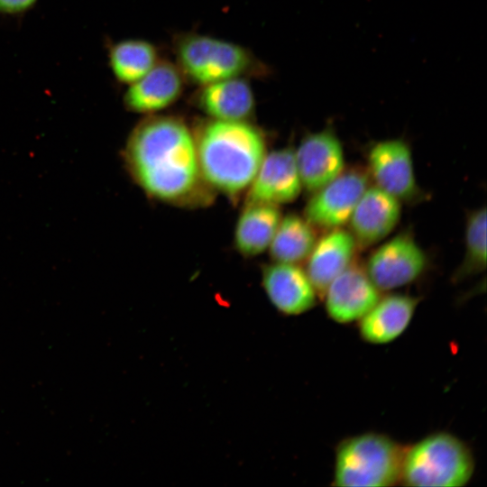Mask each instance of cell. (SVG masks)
I'll list each match as a JSON object with an SVG mask.
<instances>
[{"mask_svg": "<svg viewBox=\"0 0 487 487\" xmlns=\"http://www.w3.org/2000/svg\"><path fill=\"white\" fill-rule=\"evenodd\" d=\"M281 219L277 206L247 203L234 230V245L244 256H254L269 248Z\"/></svg>", "mask_w": 487, "mask_h": 487, "instance_id": "cell-18", "label": "cell"}, {"mask_svg": "<svg viewBox=\"0 0 487 487\" xmlns=\"http://www.w3.org/2000/svg\"><path fill=\"white\" fill-rule=\"evenodd\" d=\"M173 52L186 81L198 87L234 78L262 77L269 71L247 48L197 32L176 35Z\"/></svg>", "mask_w": 487, "mask_h": 487, "instance_id": "cell-3", "label": "cell"}, {"mask_svg": "<svg viewBox=\"0 0 487 487\" xmlns=\"http://www.w3.org/2000/svg\"><path fill=\"white\" fill-rule=\"evenodd\" d=\"M294 152L302 188L310 192L318 190L344 170L343 146L330 128L306 135Z\"/></svg>", "mask_w": 487, "mask_h": 487, "instance_id": "cell-9", "label": "cell"}, {"mask_svg": "<svg viewBox=\"0 0 487 487\" xmlns=\"http://www.w3.org/2000/svg\"><path fill=\"white\" fill-rule=\"evenodd\" d=\"M368 174L361 170L342 171L329 183L314 192L304 211V217L325 230L345 225L369 187Z\"/></svg>", "mask_w": 487, "mask_h": 487, "instance_id": "cell-7", "label": "cell"}, {"mask_svg": "<svg viewBox=\"0 0 487 487\" xmlns=\"http://www.w3.org/2000/svg\"><path fill=\"white\" fill-rule=\"evenodd\" d=\"M427 266V256L414 238L400 234L369 256L364 271L381 290L403 287L417 280Z\"/></svg>", "mask_w": 487, "mask_h": 487, "instance_id": "cell-6", "label": "cell"}, {"mask_svg": "<svg viewBox=\"0 0 487 487\" xmlns=\"http://www.w3.org/2000/svg\"><path fill=\"white\" fill-rule=\"evenodd\" d=\"M161 60L155 45L143 39H124L108 49V63L114 78L130 85L151 70Z\"/></svg>", "mask_w": 487, "mask_h": 487, "instance_id": "cell-19", "label": "cell"}, {"mask_svg": "<svg viewBox=\"0 0 487 487\" xmlns=\"http://www.w3.org/2000/svg\"><path fill=\"white\" fill-rule=\"evenodd\" d=\"M38 0H0V14L20 15L31 10Z\"/></svg>", "mask_w": 487, "mask_h": 487, "instance_id": "cell-22", "label": "cell"}, {"mask_svg": "<svg viewBox=\"0 0 487 487\" xmlns=\"http://www.w3.org/2000/svg\"><path fill=\"white\" fill-rule=\"evenodd\" d=\"M198 87L195 104L210 119L248 121L254 113V94L246 78H228Z\"/></svg>", "mask_w": 487, "mask_h": 487, "instance_id": "cell-15", "label": "cell"}, {"mask_svg": "<svg viewBox=\"0 0 487 487\" xmlns=\"http://www.w3.org/2000/svg\"><path fill=\"white\" fill-rule=\"evenodd\" d=\"M195 142L204 181L230 196L249 188L267 154L262 133L249 121L210 119Z\"/></svg>", "mask_w": 487, "mask_h": 487, "instance_id": "cell-2", "label": "cell"}, {"mask_svg": "<svg viewBox=\"0 0 487 487\" xmlns=\"http://www.w3.org/2000/svg\"><path fill=\"white\" fill-rule=\"evenodd\" d=\"M474 461L456 436L437 432L404 450L400 481L418 487H460L472 478Z\"/></svg>", "mask_w": 487, "mask_h": 487, "instance_id": "cell-5", "label": "cell"}, {"mask_svg": "<svg viewBox=\"0 0 487 487\" xmlns=\"http://www.w3.org/2000/svg\"><path fill=\"white\" fill-rule=\"evenodd\" d=\"M262 285L271 305L285 316H299L317 304V293L297 263L279 262L262 269Z\"/></svg>", "mask_w": 487, "mask_h": 487, "instance_id": "cell-12", "label": "cell"}, {"mask_svg": "<svg viewBox=\"0 0 487 487\" xmlns=\"http://www.w3.org/2000/svg\"><path fill=\"white\" fill-rule=\"evenodd\" d=\"M486 266V208L470 213L465 227V258L461 272L478 271Z\"/></svg>", "mask_w": 487, "mask_h": 487, "instance_id": "cell-21", "label": "cell"}, {"mask_svg": "<svg viewBox=\"0 0 487 487\" xmlns=\"http://www.w3.org/2000/svg\"><path fill=\"white\" fill-rule=\"evenodd\" d=\"M404 449L387 436L365 433L336 448L334 485L385 487L400 481Z\"/></svg>", "mask_w": 487, "mask_h": 487, "instance_id": "cell-4", "label": "cell"}, {"mask_svg": "<svg viewBox=\"0 0 487 487\" xmlns=\"http://www.w3.org/2000/svg\"><path fill=\"white\" fill-rule=\"evenodd\" d=\"M364 269L351 264L326 288L325 307L329 317L341 324L359 321L381 298Z\"/></svg>", "mask_w": 487, "mask_h": 487, "instance_id": "cell-10", "label": "cell"}, {"mask_svg": "<svg viewBox=\"0 0 487 487\" xmlns=\"http://www.w3.org/2000/svg\"><path fill=\"white\" fill-rule=\"evenodd\" d=\"M400 213L399 199L376 186L368 187L348 221L356 245L368 247L384 239L399 223Z\"/></svg>", "mask_w": 487, "mask_h": 487, "instance_id": "cell-14", "label": "cell"}, {"mask_svg": "<svg viewBox=\"0 0 487 487\" xmlns=\"http://www.w3.org/2000/svg\"><path fill=\"white\" fill-rule=\"evenodd\" d=\"M418 299L402 294L381 297L359 320L362 338L370 344H388L399 337L409 325Z\"/></svg>", "mask_w": 487, "mask_h": 487, "instance_id": "cell-17", "label": "cell"}, {"mask_svg": "<svg viewBox=\"0 0 487 487\" xmlns=\"http://www.w3.org/2000/svg\"><path fill=\"white\" fill-rule=\"evenodd\" d=\"M356 246L350 231L341 227L329 230L317 241L305 271L318 297L323 296L328 285L352 264Z\"/></svg>", "mask_w": 487, "mask_h": 487, "instance_id": "cell-16", "label": "cell"}, {"mask_svg": "<svg viewBox=\"0 0 487 487\" xmlns=\"http://www.w3.org/2000/svg\"><path fill=\"white\" fill-rule=\"evenodd\" d=\"M368 165L375 186L400 201H410L418 194L411 151L403 140L375 143L368 153Z\"/></svg>", "mask_w": 487, "mask_h": 487, "instance_id": "cell-8", "label": "cell"}, {"mask_svg": "<svg viewBox=\"0 0 487 487\" xmlns=\"http://www.w3.org/2000/svg\"><path fill=\"white\" fill-rule=\"evenodd\" d=\"M185 82L175 62L161 59L144 76L128 85L124 104L131 112L153 115L179 98Z\"/></svg>", "mask_w": 487, "mask_h": 487, "instance_id": "cell-13", "label": "cell"}, {"mask_svg": "<svg viewBox=\"0 0 487 487\" xmlns=\"http://www.w3.org/2000/svg\"><path fill=\"white\" fill-rule=\"evenodd\" d=\"M124 156L133 177L151 197L179 204L201 190L195 135L176 116L153 114L141 121L127 140Z\"/></svg>", "mask_w": 487, "mask_h": 487, "instance_id": "cell-1", "label": "cell"}, {"mask_svg": "<svg viewBox=\"0 0 487 487\" xmlns=\"http://www.w3.org/2000/svg\"><path fill=\"white\" fill-rule=\"evenodd\" d=\"M317 241L315 227L295 214L281 217L270 244L275 262L299 263L307 260Z\"/></svg>", "mask_w": 487, "mask_h": 487, "instance_id": "cell-20", "label": "cell"}, {"mask_svg": "<svg viewBox=\"0 0 487 487\" xmlns=\"http://www.w3.org/2000/svg\"><path fill=\"white\" fill-rule=\"evenodd\" d=\"M301 188L295 152L283 148L265 155L249 186L246 202L278 206L293 201Z\"/></svg>", "mask_w": 487, "mask_h": 487, "instance_id": "cell-11", "label": "cell"}]
</instances>
